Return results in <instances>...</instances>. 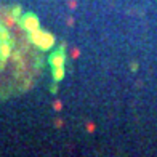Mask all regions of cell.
<instances>
[{
  "mask_svg": "<svg viewBox=\"0 0 157 157\" xmlns=\"http://www.w3.org/2000/svg\"><path fill=\"white\" fill-rule=\"evenodd\" d=\"M64 47H66L64 43L59 45V50H58L56 53H53L51 56L48 58V63H50L51 67H63V66H64V63H66V55H64L66 48Z\"/></svg>",
  "mask_w": 157,
  "mask_h": 157,
  "instance_id": "3957f363",
  "label": "cell"
},
{
  "mask_svg": "<svg viewBox=\"0 0 157 157\" xmlns=\"http://www.w3.org/2000/svg\"><path fill=\"white\" fill-rule=\"evenodd\" d=\"M11 48H13V43H10V42L0 43V69L3 67L5 63L8 61V58L11 56Z\"/></svg>",
  "mask_w": 157,
  "mask_h": 157,
  "instance_id": "277c9868",
  "label": "cell"
},
{
  "mask_svg": "<svg viewBox=\"0 0 157 157\" xmlns=\"http://www.w3.org/2000/svg\"><path fill=\"white\" fill-rule=\"evenodd\" d=\"M29 42L32 45H35L37 48H40L42 51H48L55 45V35L50 32H45V31H42L39 27L37 31L29 32Z\"/></svg>",
  "mask_w": 157,
  "mask_h": 157,
  "instance_id": "6da1fadb",
  "label": "cell"
},
{
  "mask_svg": "<svg viewBox=\"0 0 157 157\" xmlns=\"http://www.w3.org/2000/svg\"><path fill=\"white\" fill-rule=\"evenodd\" d=\"M61 108H63V104H61L59 101H56V103H55V109H56V111H59Z\"/></svg>",
  "mask_w": 157,
  "mask_h": 157,
  "instance_id": "9c48e42d",
  "label": "cell"
},
{
  "mask_svg": "<svg viewBox=\"0 0 157 157\" xmlns=\"http://www.w3.org/2000/svg\"><path fill=\"white\" fill-rule=\"evenodd\" d=\"M18 23L21 24V27L24 29L26 32H32V31H37L40 27V23H39V18L34 15V13H24L23 16L18 19Z\"/></svg>",
  "mask_w": 157,
  "mask_h": 157,
  "instance_id": "7a4b0ae2",
  "label": "cell"
},
{
  "mask_svg": "<svg viewBox=\"0 0 157 157\" xmlns=\"http://www.w3.org/2000/svg\"><path fill=\"white\" fill-rule=\"evenodd\" d=\"M10 15H11L15 19H19V18L23 16V7H21V5H15V7L10 10Z\"/></svg>",
  "mask_w": 157,
  "mask_h": 157,
  "instance_id": "52a82bcc",
  "label": "cell"
},
{
  "mask_svg": "<svg viewBox=\"0 0 157 157\" xmlns=\"http://www.w3.org/2000/svg\"><path fill=\"white\" fill-rule=\"evenodd\" d=\"M50 92H51V93H56V92H58V88H56V84H53V85H51V88H50Z\"/></svg>",
  "mask_w": 157,
  "mask_h": 157,
  "instance_id": "30bf717a",
  "label": "cell"
},
{
  "mask_svg": "<svg viewBox=\"0 0 157 157\" xmlns=\"http://www.w3.org/2000/svg\"><path fill=\"white\" fill-rule=\"evenodd\" d=\"M13 59H15V61H19V59H21V53L16 51L15 55H13Z\"/></svg>",
  "mask_w": 157,
  "mask_h": 157,
  "instance_id": "ba28073f",
  "label": "cell"
},
{
  "mask_svg": "<svg viewBox=\"0 0 157 157\" xmlns=\"http://www.w3.org/2000/svg\"><path fill=\"white\" fill-rule=\"evenodd\" d=\"M5 42H10V43H13L11 37H10L8 29H7L3 24H2V23H0V43H5Z\"/></svg>",
  "mask_w": 157,
  "mask_h": 157,
  "instance_id": "5b68a950",
  "label": "cell"
},
{
  "mask_svg": "<svg viewBox=\"0 0 157 157\" xmlns=\"http://www.w3.org/2000/svg\"><path fill=\"white\" fill-rule=\"evenodd\" d=\"M53 69V80L55 82H61L64 79V66L63 67H51Z\"/></svg>",
  "mask_w": 157,
  "mask_h": 157,
  "instance_id": "8992f818",
  "label": "cell"
}]
</instances>
